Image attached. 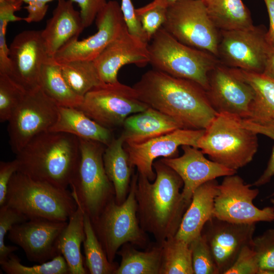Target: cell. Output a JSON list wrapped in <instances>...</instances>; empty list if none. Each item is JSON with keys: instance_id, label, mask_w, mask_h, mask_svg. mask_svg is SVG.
Masks as SVG:
<instances>
[{"instance_id": "obj_45", "label": "cell", "mask_w": 274, "mask_h": 274, "mask_svg": "<svg viewBox=\"0 0 274 274\" xmlns=\"http://www.w3.org/2000/svg\"><path fill=\"white\" fill-rule=\"evenodd\" d=\"M78 4L85 28L89 27L95 20L97 14L107 4L106 0H71Z\"/></svg>"}, {"instance_id": "obj_5", "label": "cell", "mask_w": 274, "mask_h": 274, "mask_svg": "<svg viewBox=\"0 0 274 274\" xmlns=\"http://www.w3.org/2000/svg\"><path fill=\"white\" fill-rule=\"evenodd\" d=\"M5 204L28 219L67 222L77 205L67 189L34 180L17 171L9 183Z\"/></svg>"}, {"instance_id": "obj_16", "label": "cell", "mask_w": 274, "mask_h": 274, "mask_svg": "<svg viewBox=\"0 0 274 274\" xmlns=\"http://www.w3.org/2000/svg\"><path fill=\"white\" fill-rule=\"evenodd\" d=\"M206 93L217 113H231L243 119L247 118L255 96L250 84L220 62L209 74Z\"/></svg>"}, {"instance_id": "obj_24", "label": "cell", "mask_w": 274, "mask_h": 274, "mask_svg": "<svg viewBox=\"0 0 274 274\" xmlns=\"http://www.w3.org/2000/svg\"><path fill=\"white\" fill-rule=\"evenodd\" d=\"M122 126L121 135L128 145L142 144L182 128L175 120L151 107L129 116Z\"/></svg>"}, {"instance_id": "obj_40", "label": "cell", "mask_w": 274, "mask_h": 274, "mask_svg": "<svg viewBox=\"0 0 274 274\" xmlns=\"http://www.w3.org/2000/svg\"><path fill=\"white\" fill-rule=\"evenodd\" d=\"M28 220L24 214L6 204L0 206V261L6 260L18 250L17 246L5 245L6 234L14 225Z\"/></svg>"}, {"instance_id": "obj_32", "label": "cell", "mask_w": 274, "mask_h": 274, "mask_svg": "<svg viewBox=\"0 0 274 274\" xmlns=\"http://www.w3.org/2000/svg\"><path fill=\"white\" fill-rule=\"evenodd\" d=\"M85 238L83 242L84 265L90 274H114L119 265L109 261L89 216L84 213Z\"/></svg>"}, {"instance_id": "obj_12", "label": "cell", "mask_w": 274, "mask_h": 274, "mask_svg": "<svg viewBox=\"0 0 274 274\" xmlns=\"http://www.w3.org/2000/svg\"><path fill=\"white\" fill-rule=\"evenodd\" d=\"M264 26L220 30L218 58L228 67L263 73L271 45Z\"/></svg>"}, {"instance_id": "obj_25", "label": "cell", "mask_w": 274, "mask_h": 274, "mask_svg": "<svg viewBox=\"0 0 274 274\" xmlns=\"http://www.w3.org/2000/svg\"><path fill=\"white\" fill-rule=\"evenodd\" d=\"M50 131L69 133L106 146L114 138L111 129L101 126L76 108L59 107L57 118Z\"/></svg>"}, {"instance_id": "obj_30", "label": "cell", "mask_w": 274, "mask_h": 274, "mask_svg": "<svg viewBox=\"0 0 274 274\" xmlns=\"http://www.w3.org/2000/svg\"><path fill=\"white\" fill-rule=\"evenodd\" d=\"M40 87L59 107L78 108L83 97L76 94L66 83L60 65L50 57L43 64Z\"/></svg>"}, {"instance_id": "obj_34", "label": "cell", "mask_w": 274, "mask_h": 274, "mask_svg": "<svg viewBox=\"0 0 274 274\" xmlns=\"http://www.w3.org/2000/svg\"><path fill=\"white\" fill-rule=\"evenodd\" d=\"M159 274H194L189 244L175 236L161 243Z\"/></svg>"}, {"instance_id": "obj_49", "label": "cell", "mask_w": 274, "mask_h": 274, "mask_svg": "<svg viewBox=\"0 0 274 274\" xmlns=\"http://www.w3.org/2000/svg\"><path fill=\"white\" fill-rule=\"evenodd\" d=\"M265 76L274 80V46L271 45L266 57L263 73Z\"/></svg>"}, {"instance_id": "obj_17", "label": "cell", "mask_w": 274, "mask_h": 274, "mask_svg": "<svg viewBox=\"0 0 274 274\" xmlns=\"http://www.w3.org/2000/svg\"><path fill=\"white\" fill-rule=\"evenodd\" d=\"M67 223V221L29 219L14 225L8 237L21 248L29 261L43 263L60 254L57 242Z\"/></svg>"}, {"instance_id": "obj_1", "label": "cell", "mask_w": 274, "mask_h": 274, "mask_svg": "<svg viewBox=\"0 0 274 274\" xmlns=\"http://www.w3.org/2000/svg\"><path fill=\"white\" fill-rule=\"evenodd\" d=\"M132 87L141 100L175 120L182 128L204 129L217 114L199 85L154 68Z\"/></svg>"}, {"instance_id": "obj_39", "label": "cell", "mask_w": 274, "mask_h": 274, "mask_svg": "<svg viewBox=\"0 0 274 274\" xmlns=\"http://www.w3.org/2000/svg\"><path fill=\"white\" fill-rule=\"evenodd\" d=\"M167 9L152 1L142 7L135 9L136 15L149 43L165 22Z\"/></svg>"}, {"instance_id": "obj_51", "label": "cell", "mask_w": 274, "mask_h": 274, "mask_svg": "<svg viewBox=\"0 0 274 274\" xmlns=\"http://www.w3.org/2000/svg\"><path fill=\"white\" fill-rule=\"evenodd\" d=\"M10 1H20L22 2L23 3L24 2L26 4H28L29 2H32V1H38V2H44L45 3H48L49 2H52L54 0H10ZM57 1H58V0H57Z\"/></svg>"}, {"instance_id": "obj_35", "label": "cell", "mask_w": 274, "mask_h": 274, "mask_svg": "<svg viewBox=\"0 0 274 274\" xmlns=\"http://www.w3.org/2000/svg\"><path fill=\"white\" fill-rule=\"evenodd\" d=\"M0 265L7 274H70L68 265L60 254L46 262L28 266L23 265L13 253L8 259L1 261Z\"/></svg>"}, {"instance_id": "obj_38", "label": "cell", "mask_w": 274, "mask_h": 274, "mask_svg": "<svg viewBox=\"0 0 274 274\" xmlns=\"http://www.w3.org/2000/svg\"><path fill=\"white\" fill-rule=\"evenodd\" d=\"M251 247L258 260L260 274H274V229L253 237Z\"/></svg>"}, {"instance_id": "obj_22", "label": "cell", "mask_w": 274, "mask_h": 274, "mask_svg": "<svg viewBox=\"0 0 274 274\" xmlns=\"http://www.w3.org/2000/svg\"><path fill=\"white\" fill-rule=\"evenodd\" d=\"M85 27L80 12L71 0H58L52 16L41 30V35L50 57L71 41L78 39Z\"/></svg>"}, {"instance_id": "obj_44", "label": "cell", "mask_w": 274, "mask_h": 274, "mask_svg": "<svg viewBox=\"0 0 274 274\" xmlns=\"http://www.w3.org/2000/svg\"><path fill=\"white\" fill-rule=\"evenodd\" d=\"M120 6L128 31L133 36L148 44L149 41L137 17L135 9L131 1L121 0Z\"/></svg>"}, {"instance_id": "obj_50", "label": "cell", "mask_w": 274, "mask_h": 274, "mask_svg": "<svg viewBox=\"0 0 274 274\" xmlns=\"http://www.w3.org/2000/svg\"><path fill=\"white\" fill-rule=\"evenodd\" d=\"M177 0H153V2L160 6L167 8L174 4Z\"/></svg>"}, {"instance_id": "obj_10", "label": "cell", "mask_w": 274, "mask_h": 274, "mask_svg": "<svg viewBox=\"0 0 274 274\" xmlns=\"http://www.w3.org/2000/svg\"><path fill=\"white\" fill-rule=\"evenodd\" d=\"M148 107L133 87L119 81L102 83L88 91L76 108L101 126L111 130L122 126L126 118Z\"/></svg>"}, {"instance_id": "obj_23", "label": "cell", "mask_w": 274, "mask_h": 274, "mask_svg": "<svg viewBox=\"0 0 274 274\" xmlns=\"http://www.w3.org/2000/svg\"><path fill=\"white\" fill-rule=\"evenodd\" d=\"M216 179L199 186L194 192L175 236L188 244L201 235L205 224L214 217L215 198L219 192Z\"/></svg>"}, {"instance_id": "obj_28", "label": "cell", "mask_w": 274, "mask_h": 274, "mask_svg": "<svg viewBox=\"0 0 274 274\" xmlns=\"http://www.w3.org/2000/svg\"><path fill=\"white\" fill-rule=\"evenodd\" d=\"M231 68L254 91V98L246 119L259 122L274 121V80L262 73Z\"/></svg>"}, {"instance_id": "obj_11", "label": "cell", "mask_w": 274, "mask_h": 274, "mask_svg": "<svg viewBox=\"0 0 274 274\" xmlns=\"http://www.w3.org/2000/svg\"><path fill=\"white\" fill-rule=\"evenodd\" d=\"M58 107L40 87L26 92L8 121L9 144L15 154L35 136L50 130L57 118Z\"/></svg>"}, {"instance_id": "obj_42", "label": "cell", "mask_w": 274, "mask_h": 274, "mask_svg": "<svg viewBox=\"0 0 274 274\" xmlns=\"http://www.w3.org/2000/svg\"><path fill=\"white\" fill-rule=\"evenodd\" d=\"M16 7L6 5L0 7V73L7 74L10 69L9 49L6 42V31L10 22L23 20V18L17 16Z\"/></svg>"}, {"instance_id": "obj_20", "label": "cell", "mask_w": 274, "mask_h": 274, "mask_svg": "<svg viewBox=\"0 0 274 274\" xmlns=\"http://www.w3.org/2000/svg\"><path fill=\"white\" fill-rule=\"evenodd\" d=\"M148 45L131 35L126 25L93 60L101 81L118 82V73L126 64H134L140 67L146 66L150 62Z\"/></svg>"}, {"instance_id": "obj_52", "label": "cell", "mask_w": 274, "mask_h": 274, "mask_svg": "<svg viewBox=\"0 0 274 274\" xmlns=\"http://www.w3.org/2000/svg\"><path fill=\"white\" fill-rule=\"evenodd\" d=\"M274 196V191L272 193H271L270 195H269V196L267 197V198H270V197H273Z\"/></svg>"}, {"instance_id": "obj_48", "label": "cell", "mask_w": 274, "mask_h": 274, "mask_svg": "<svg viewBox=\"0 0 274 274\" xmlns=\"http://www.w3.org/2000/svg\"><path fill=\"white\" fill-rule=\"evenodd\" d=\"M269 19V27L267 31L268 42L274 46V0H264Z\"/></svg>"}, {"instance_id": "obj_53", "label": "cell", "mask_w": 274, "mask_h": 274, "mask_svg": "<svg viewBox=\"0 0 274 274\" xmlns=\"http://www.w3.org/2000/svg\"><path fill=\"white\" fill-rule=\"evenodd\" d=\"M270 201H271V202L272 203V204H273V206L274 207V198L271 199Z\"/></svg>"}, {"instance_id": "obj_18", "label": "cell", "mask_w": 274, "mask_h": 274, "mask_svg": "<svg viewBox=\"0 0 274 274\" xmlns=\"http://www.w3.org/2000/svg\"><path fill=\"white\" fill-rule=\"evenodd\" d=\"M255 229V223H234L214 217L207 221L201 234L210 247L218 274H224L242 248L251 244Z\"/></svg>"}, {"instance_id": "obj_4", "label": "cell", "mask_w": 274, "mask_h": 274, "mask_svg": "<svg viewBox=\"0 0 274 274\" xmlns=\"http://www.w3.org/2000/svg\"><path fill=\"white\" fill-rule=\"evenodd\" d=\"M242 118L217 113L197 142V148L210 159L237 170L253 159L257 152V134L242 124Z\"/></svg>"}, {"instance_id": "obj_37", "label": "cell", "mask_w": 274, "mask_h": 274, "mask_svg": "<svg viewBox=\"0 0 274 274\" xmlns=\"http://www.w3.org/2000/svg\"><path fill=\"white\" fill-rule=\"evenodd\" d=\"M194 274H218L210 247L201 234L189 244Z\"/></svg>"}, {"instance_id": "obj_9", "label": "cell", "mask_w": 274, "mask_h": 274, "mask_svg": "<svg viewBox=\"0 0 274 274\" xmlns=\"http://www.w3.org/2000/svg\"><path fill=\"white\" fill-rule=\"evenodd\" d=\"M162 27L181 43L218 58L220 30L211 20L202 0H177L167 8Z\"/></svg>"}, {"instance_id": "obj_36", "label": "cell", "mask_w": 274, "mask_h": 274, "mask_svg": "<svg viewBox=\"0 0 274 274\" xmlns=\"http://www.w3.org/2000/svg\"><path fill=\"white\" fill-rule=\"evenodd\" d=\"M26 92L7 74L0 73V121H8Z\"/></svg>"}, {"instance_id": "obj_29", "label": "cell", "mask_w": 274, "mask_h": 274, "mask_svg": "<svg viewBox=\"0 0 274 274\" xmlns=\"http://www.w3.org/2000/svg\"><path fill=\"white\" fill-rule=\"evenodd\" d=\"M208 14L219 30L250 28L251 14L242 0H202Z\"/></svg>"}, {"instance_id": "obj_31", "label": "cell", "mask_w": 274, "mask_h": 274, "mask_svg": "<svg viewBox=\"0 0 274 274\" xmlns=\"http://www.w3.org/2000/svg\"><path fill=\"white\" fill-rule=\"evenodd\" d=\"M130 243L124 244L117 254L121 261L114 274H159L162 257L161 244L140 251Z\"/></svg>"}, {"instance_id": "obj_13", "label": "cell", "mask_w": 274, "mask_h": 274, "mask_svg": "<svg viewBox=\"0 0 274 274\" xmlns=\"http://www.w3.org/2000/svg\"><path fill=\"white\" fill-rule=\"evenodd\" d=\"M236 174L225 176L219 184V192L215 198L214 217L238 224H253L274 221V207L260 209L253 201L259 193L251 189Z\"/></svg>"}, {"instance_id": "obj_14", "label": "cell", "mask_w": 274, "mask_h": 274, "mask_svg": "<svg viewBox=\"0 0 274 274\" xmlns=\"http://www.w3.org/2000/svg\"><path fill=\"white\" fill-rule=\"evenodd\" d=\"M10 69L7 74L26 92L40 88L41 72L50 57L41 30H24L17 35L9 47Z\"/></svg>"}, {"instance_id": "obj_47", "label": "cell", "mask_w": 274, "mask_h": 274, "mask_svg": "<svg viewBox=\"0 0 274 274\" xmlns=\"http://www.w3.org/2000/svg\"><path fill=\"white\" fill-rule=\"evenodd\" d=\"M27 4V6L24 7V8L26 10L28 15L23 18V20L28 23L41 21L47 12L48 9L47 3L32 1Z\"/></svg>"}, {"instance_id": "obj_46", "label": "cell", "mask_w": 274, "mask_h": 274, "mask_svg": "<svg viewBox=\"0 0 274 274\" xmlns=\"http://www.w3.org/2000/svg\"><path fill=\"white\" fill-rule=\"evenodd\" d=\"M16 160L0 162V206L5 203L9 183L13 175L18 170Z\"/></svg>"}, {"instance_id": "obj_27", "label": "cell", "mask_w": 274, "mask_h": 274, "mask_svg": "<svg viewBox=\"0 0 274 274\" xmlns=\"http://www.w3.org/2000/svg\"><path fill=\"white\" fill-rule=\"evenodd\" d=\"M76 202L77 208L59 237L57 248L68 265L70 274H86L88 272L81 251V244L85 238V212L80 204Z\"/></svg>"}, {"instance_id": "obj_19", "label": "cell", "mask_w": 274, "mask_h": 274, "mask_svg": "<svg viewBox=\"0 0 274 274\" xmlns=\"http://www.w3.org/2000/svg\"><path fill=\"white\" fill-rule=\"evenodd\" d=\"M204 131V129L179 128L142 144H125L124 147L131 166L136 167L139 174L152 182L156 178L153 164L156 158L175 157L179 147L183 145L197 148V142Z\"/></svg>"}, {"instance_id": "obj_2", "label": "cell", "mask_w": 274, "mask_h": 274, "mask_svg": "<svg viewBox=\"0 0 274 274\" xmlns=\"http://www.w3.org/2000/svg\"><path fill=\"white\" fill-rule=\"evenodd\" d=\"M153 167L156 173L153 183L138 173L137 215L141 228L161 244L176 235L190 203L180 191L183 182L175 171L160 160L154 161Z\"/></svg>"}, {"instance_id": "obj_54", "label": "cell", "mask_w": 274, "mask_h": 274, "mask_svg": "<svg viewBox=\"0 0 274 274\" xmlns=\"http://www.w3.org/2000/svg\"><path fill=\"white\" fill-rule=\"evenodd\" d=\"M8 1V0H0V4L3 3V2H5V1Z\"/></svg>"}, {"instance_id": "obj_41", "label": "cell", "mask_w": 274, "mask_h": 274, "mask_svg": "<svg viewBox=\"0 0 274 274\" xmlns=\"http://www.w3.org/2000/svg\"><path fill=\"white\" fill-rule=\"evenodd\" d=\"M242 124L245 127L257 134H262L274 141V121L259 122L247 119H242ZM274 176V146L267 166L262 175L252 186L260 187L268 183Z\"/></svg>"}, {"instance_id": "obj_21", "label": "cell", "mask_w": 274, "mask_h": 274, "mask_svg": "<svg viewBox=\"0 0 274 274\" xmlns=\"http://www.w3.org/2000/svg\"><path fill=\"white\" fill-rule=\"evenodd\" d=\"M183 154L180 157L160 159L181 177L183 182L182 191L184 199L190 203L194 191L201 185L220 177L236 174L233 170L208 159L198 148L181 146Z\"/></svg>"}, {"instance_id": "obj_6", "label": "cell", "mask_w": 274, "mask_h": 274, "mask_svg": "<svg viewBox=\"0 0 274 274\" xmlns=\"http://www.w3.org/2000/svg\"><path fill=\"white\" fill-rule=\"evenodd\" d=\"M154 69L209 87L210 72L220 62L212 54L184 44L161 27L148 45Z\"/></svg>"}, {"instance_id": "obj_7", "label": "cell", "mask_w": 274, "mask_h": 274, "mask_svg": "<svg viewBox=\"0 0 274 274\" xmlns=\"http://www.w3.org/2000/svg\"><path fill=\"white\" fill-rule=\"evenodd\" d=\"M79 139L80 159L70 186L71 193L93 223L115 197V190L104 164L103 154L107 146L98 142Z\"/></svg>"}, {"instance_id": "obj_43", "label": "cell", "mask_w": 274, "mask_h": 274, "mask_svg": "<svg viewBox=\"0 0 274 274\" xmlns=\"http://www.w3.org/2000/svg\"><path fill=\"white\" fill-rule=\"evenodd\" d=\"M256 254L251 244L244 246L232 265L224 274H260Z\"/></svg>"}, {"instance_id": "obj_8", "label": "cell", "mask_w": 274, "mask_h": 274, "mask_svg": "<svg viewBox=\"0 0 274 274\" xmlns=\"http://www.w3.org/2000/svg\"><path fill=\"white\" fill-rule=\"evenodd\" d=\"M138 177V173L133 175L125 200L118 204L113 198L92 223L111 262H114L118 251L124 244L130 243L144 248L148 244L146 232L141 228L137 215L135 188Z\"/></svg>"}, {"instance_id": "obj_33", "label": "cell", "mask_w": 274, "mask_h": 274, "mask_svg": "<svg viewBox=\"0 0 274 274\" xmlns=\"http://www.w3.org/2000/svg\"><path fill=\"white\" fill-rule=\"evenodd\" d=\"M58 63L71 89L81 97L93 88L104 83L93 61L77 60Z\"/></svg>"}, {"instance_id": "obj_15", "label": "cell", "mask_w": 274, "mask_h": 274, "mask_svg": "<svg viewBox=\"0 0 274 274\" xmlns=\"http://www.w3.org/2000/svg\"><path fill=\"white\" fill-rule=\"evenodd\" d=\"M95 20L97 27L95 33L82 40L71 41L57 51L53 59L57 63L93 61L126 26L121 6L116 1L108 2Z\"/></svg>"}, {"instance_id": "obj_3", "label": "cell", "mask_w": 274, "mask_h": 274, "mask_svg": "<svg viewBox=\"0 0 274 274\" xmlns=\"http://www.w3.org/2000/svg\"><path fill=\"white\" fill-rule=\"evenodd\" d=\"M16 155L18 172L67 189L75 178L80 161L79 139L69 133L48 130L35 136Z\"/></svg>"}, {"instance_id": "obj_26", "label": "cell", "mask_w": 274, "mask_h": 274, "mask_svg": "<svg viewBox=\"0 0 274 274\" xmlns=\"http://www.w3.org/2000/svg\"><path fill=\"white\" fill-rule=\"evenodd\" d=\"M124 144L121 135L117 139L114 138L103 154L105 171L113 185L115 199L118 204L122 203L127 197L134 168L130 164Z\"/></svg>"}]
</instances>
